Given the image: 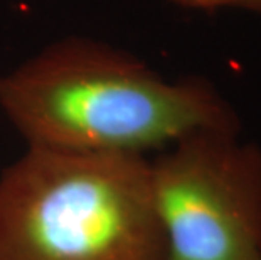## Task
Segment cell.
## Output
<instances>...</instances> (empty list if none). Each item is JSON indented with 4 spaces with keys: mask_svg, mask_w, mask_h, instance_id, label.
Segmentation results:
<instances>
[{
    "mask_svg": "<svg viewBox=\"0 0 261 260\" xmlns=\"http://www.w3.org/2000/svg\"><path fill=\"white\" fill-rule=\"evenodd\" d=\"M0 110L27 147L90 154L147 156L196 132L241 130L209 81L167 80L90 39L58 41L0 76Z\"/></svg>",
    "mask_w": 261,
    "mask_h": 260,
    "instance_id": "cell-1",
    "label": "cell"
},
{
    "mask_svg": "<svg viewBox=\"0 0 261 260\" xmlns=\"http://www.w3.org/2000/svg\"><path fill=\"white\" fill-rule=\"evenodd\" d=\"M0 260H167L150 159L27 147L0 173Z\"/></svg>",
    "mask_w": 261,
    "mask_h": 260,
    "instance_id": "cell-2",
    "label": "cell"
},
{
    "mask_svg": "<svg viewBox=\"0 0 261 260\" xmlns=\"http://www.w3.org/2000/svg\"><path fill=\"white\" fill-rule=\"evenodd\" d=\"M167 260L261 257V147L202 130L150 159Z\"/></svg>",
    "mask_w": 261,
    "mask_h": 260,
    "instance_id": "cell-3",
    "label": "cell"
},
{
    "mask_svg": "<svg viewBox=\"0 0 261 260\" xmlns=\"http://www.w3.org/2000/svg\"><path fill=\"white\" fill-rule=\"evenodd\" d=\"M172 2L180 5V7L196 9V10H214V9L234 7V9H243V10H248V12L261 15V0H172Z\"/></svg>",
    "mask_w": 261,
    "mask_h": 260,
    "instance_id": "cell-4",
    "label": "cell"
},
{
    "mask_svg": "<svg viewBox=\"0 0 261 260\" xmlns=\"http://www.w3.org/2000/svg\"><path fill=\"white\" fill-rule=\"evenodd\" d=\"M258 260H261V257H259V258H258Z\"/></svg>",
    "mask_w": 261,
    "mask_h": 260,
    "instance_id": "cell-5",
    "label": "cell"
}]
</instances>
